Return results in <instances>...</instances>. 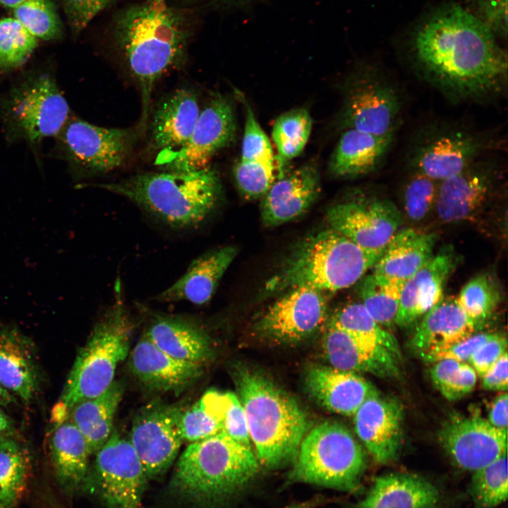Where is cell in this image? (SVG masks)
<instances>
[{"instance_id": "1", "label": "cell", "mask_w": 508, "mask_h": 508, "mask_svg": "<svg viewBox=\"0 0 508 508\" xmlns=\"http://www.w3.org/2000/svg\"><path fill=\"white\" fill-rule=\"evenodd\" d=\"M468 10L445 6L427 18L410 43L417 75L451 102H485L507 87V54Z\"/></svg>"}, {"instance_id": "2", "label": "cell", "mask_w": 508, "mask_h": 508, "mask_svg": "<svg viewBox=\"0 0 508 508\" xmlns=\"http://www.w3.org/2000/svg\"><path fill=\"white\" fill-rule=\"evenodd\" d=\"M112 35L140 92L137 130L141 133L149 120L157 81L184 57L189 35L187 25L181 12L170 7L166 0H145L119 12Z\"/></svg>"}, {"instance_id": "3", "label": "cell", "mask_w": 508, "mask_h": 508, "mask_svg": "<svg viewBox=\"0 0 508 508\" xmlns=\"http://www.w3.org/2000/svg\"><path fill=\"white\" fill-rule=\"evenodd\" d=\"M85 186L123 196L176 229L202 224L216 207L222 192L219 175L209 166L192 171L147 172L117 182Z\"/></svg>"}, {"instance_id": "4", "label": "cell", "mask_w": 508, "mask_h": 508, "mask_svg": "<svg viewBox=\"0 0 508 508\" xmlns=\"http://www.w3.org/2000/svg\"><path fill=\"white\" fill-rule=\"evenodd\" d=\"M234 380L259 463L274 468L295 458L308 431V419L299 404L253 369L238 367Z\"/></svg>"}, {"instance_id": "5", "label": "cell", "mask_w": 508, "mask_h": 508, "mask_svg": "<svg viewBox=\"0 0 508 508\" xmlns=\"http://www.w3.org/2000/svg\"><path fill=\"white\" fill-rule=\"evenodd\" d=\"M259 466L251 447L222 431L188 445L176 462L169 485L185 499L209 506L242 490L256 476Z\"/></svg>"}, {"instance_id": "6", "label": "cell", "mask_w": 508, "mask_h": 508, "mask_svg": "<svg viewBox=\"0 0 508 508\" xmlns=\"http://www.w3.org/2000/svg\"><path fill=\"white\" fill-rule=\"evenodd\" d=\"M381 254L363 248L329 227L301 243L265 289L271 294L300 286L339 291L361 281Z\"/></svg>"}, {"instance_id": "7", "label": "cell", "mask_w": 508, "mask_h": 508, "mask_svg": "<svg viewBox=\"0 0 508 508\" xmlns=\"http://www.w3.org/2000/svg\"><path fill=\"white\" fill-rule=\"evenodd\" d=\"M114 294V303L79 350L67 377L57 408L66 413L79 401L104 392L114 381L119 364L128 354L132 326L119 280Z\"/></svg>"}, {"instance_id": "8", "label": "cell", "mask_w": 508, "mask_h": 508, "mask_svg": "<svg viewBox=\"0 0 508 508\" xmlns=\"http://www.w3.org/2000/svg\"><path fill=\"white\" fill-rule=\"evenodd\" d=\"M294 459L292 480L343 492L360 486L367 467L363 448L348 428L334 421L308 431Z\"/></svg>"}, {"instance_id": "9", "label": "cell", "mask_w": 508, "mask_h": 508, "mask_svg": "<svg viewBox=\"0 0 508 508\" xmlns=\"http://www.w3.org/2000/svg\"><path fill=\"white\" fill-rule=\"evenodd\" d=\"M488 135L452 123L428 124L413 135L406 151L412 172L437 182L452 177L494 145Z\"/></svg>"}, {"instance_id": "10", "label": "cell", "mask_w": 508, "mask_h": 508, "mask_svg": "<svg viewBox=\"0 0 508 508\" xmlns=\"http://www.w3.org/2000/svg\"><path fill=\"white\" fill-rule=\"evenodd\" d=\"M402 107L394 83L380 68L367 66L347 84L340 124L377 135L396 133Z\"/></svg>"}, {"instance_id": "11", "label": "cell", "mask_w": 508, "mask_h": 508, "mask_svg": "<svg viewBox=\"0 0 508 508\" xmlns=\"http://www.w3.org/2000/svg\"><path fill=\"white\" fill-rule=\"evenodd\" d=\"M95 454L84 491L107 508H139L149 479L129 438L112 430Z\"/></svg>"}, {"instance_id": "12", "label": "cell", "mask_w": 508, "mask_h": 508, "mask_svg": "<svg viewBox=\"0 0 508 508\" xmlns=\"http://www.w3.org/2000/svg\"><path fill=\"white\" fill-rule=\"evenodd\" d=\"M70 109L55 80L41 74L12 91L7 113L14 127L32 143L61 133L68 121Z\"/></svg>"}, {"instance_id": "13", "label": "cell", "mask_w": 508, "mask_h": 508, "mask_svg": "<svg viewBox=\"0 0 508 508\" xmlns=\"http://www.w3.org/2000/svg\"><path fill=\"white\" fill-rule=\"evenodd\" d=\"M236 130L231 102L223 96H214L200 112L186 143L175 150L159 152L155 164L174 171L203 169L218 151L233 140Z\"/></svg>"}, {"instance_id": "14", "label": "cell", "mask_w": 508, "mask_h": 508, "mask_svg": "<svg viewBox=\"0 0 508 508\" xmlns=\"http://www.w3.org/2000/svg\"><path fill=\"white\" fill-rule=\"evenodd\" d=\"M181 409L152 401L136 413L129 440L149 480L164 474L178 456L183 438Z\"/></svg>"}, {"instance_id": "15", "label": "cell", "mask_w": 508, "mask_h": 508, "mask_svg": "<svg viewBox=\"0 0 508 508\" xmlns=\"http://www.w3.org/2000/svg\"><path fill=\"white\" fill-rule=\"evenodd\" d=\"M137 130L104 128L79 119L68 120L62 130L71 160L91 174H104L122 166L131 152Z\"/></svg>"}, {"instance_id": "16", "label": "cell", "mask_w": 508, "mask_h": 508, "mask_svg": "<svg viewBox=\"0 0 508 508\" xmlns=\"http://www.w3.org/2000/svg\"><path fill=\"white\" fill-rule=\"evenodd\" d=\"M329 227L366 250L382 253L399 230L401 214L384 198H359L338 203L327 212Z\"/></svg>"}, {"instance_id": "17", "label": "cell", "mask_w": 508, "mask_h": 508, "mask_svg": "<svg viewBox=\"0 0 508 508\" xmlns=\"http://www.w3.org/2000/svg\"><path fill=\"white\" fill-rule=\"evenodd\" d=\"M501 172L497 160L481 157L440 181L434 207L440 219L457 223L473 219L493 194Z\"/></svg>"}, {"instance_id": "18", "label": "cell", "mask_w": 508, "mask_h": 508, "mask_svg": "<svg viewBox=\"0 0 508 508\" xmlns=\"http://www.w3.org/2000/svg\"><path fill=\"white\" fill-rule=\"evenodd\" d=\"M327 303L324 292L300 286L275 301L257 326L264 337L276 342L291 343L315 332L326 320Z\"/></svg>"}, {"instance_id": "19", "label": "cell", "mask_w": 508, "mask_h": 508, "mask_svg": "<svg viewBox=\"0 0 508 508\" xmlns=\"http://www.w3.org/2000/svg\"><path fill=\"white\" fill-rule=\"evenodd\" d=\"M438 440L460 468L475 471L507 454V431L480 416H456L439 430Z\"/></svg>"}, {"instance_id": "20", "label": "cell", "mask_w": 508, "mask_h": 508, "mask_svg": "<svg viewBox=\"0 0 508 508\" xmlns=\"http://www.w3.org/2000/svg\"><path fill=\"white\" fill-rule=\"evenodd\" d=\"M353 416L356 434L374 460L381 464L396 461L404 441L401 402L379 394L367 399Z\"/></svg>"}, {"instance_id": "21", "label": "cell", "mask_w": 508, "mask_h": 508, "mask_svg": "<svg viewBox=\"0 0 508 508\" xmlns=\"http://www.w3.org/2000/svg\"><path fill=\"white\" fill-rule=\"evenodd\" d=\"M320 191L315 164H305L277 179L261 198V217L266 226L289 222L303 214Z\"/></svg>"}, {"instance_id": "22", "label": "cell", "mask_w": 508, "mask_h": 508, "mask_svg": "<svg viewBox=\"0 0 508 508\" xmlns=\"http://www.w3.org/2000/svg\"><path fill=\"white\" fill-rule=\"evenodd\" d=\"M323 351L330 366L353 373H368L381 378L400 373V361L386 349L356 338L329 323Z\"/></svg>"}, {"instance_id": "23", "label": "cell", "mask_w": 508, "mask_h": 508, "mask_svg": "<svg viewBox=\"0 0 508 508\" xmlns=\"http://www.w3.org/2000/svg\"><path fill=\"white\" fill-rule=\"evenodd\" d=\"M308 393L327 410L353 416L368 399L379 395L375 387L356 373L332 366L315 365L305 377Z\"/></svg>"}, {"instance_id": "24", "label": "cell", "mask_w": 508, "mask_h": 508, "mask_svg": "<svg viewBox=\"0 0 508 508\" xmlns=\"http://www.w3.org/2000/svg\"><path fill=\"white\" fill-rule=\"evenodd\" d=\"M203 365L176 359L159 349L147 333L131 353L130 368L145 386L162 392H180L202 374Z\"/></svg>"}, {"instance_id": "25", "label": "cell", "mask_w": 508, "mask_h": 508, "mask_svg": "<svg viewBox=\"0 0 508 508\" xmlns=\"http://www.w3.org/2000/svg\"><path fill=\"white\" fill-rule=\"evenodd\" d=\"M452 250L437 253L404 284L395 324L412 325L443 298L446 282L455 266Z\"/></svg>"}, {"instance_id": "26", "label": "cell", "mask_w": 508, "mask_h": 508, "mask_svg": "<svg viewBox=\"0 0 508 508\" xmlns=\"http://www.w3.org/2000/svg\"><path fill=\"white\" fill-rule=\"evenodd\" d=\"M34 345L14 325L0 327V385L14 397L30 401L39 389Z\"/></svg>"}, {"instance_id": "27", "label": "cell", "mask_w": 508, "mask_h": 508, "mask_svg": "<svg viewBox=\"0 0 508 508\" xmlns=\"http://www.w3.org/2000/svg\"><path fill=\"white\" fill-rule=\"evenodd\" d=\"M56 423L49 440L50 459L59 488L71 497L84 491L91 454L85 437L68 418Z\"/></svg>"}, {"instance_id": "28", "label": "cell", "mask_w": 508, "mask_h": 508, "mask_svg": "<svg viewBox=\"0 0 508 508\" xmlns=\"http://www.w3.org/2000/svg\"><path fill=\"white\" fill-rule=\"evenodd\" d=\"M237 251L235 246H226L201 255L176 282L155 299L161 302L188 301L195 305L207 303Z\"/></svg>"}, {"instance_id": "29", "label": "cell", "mask_w": 508, "mask_h": 508, "mask_svg": "<svg viewBox=\"0 0 508 508\" xmlns=\"http://www.w3.org/2000/svg\"><path fill=\"white\" fill-rule=\"evenodd\" d=\"M395 135H377L355 129L344 130L329 158V172L337 177L353 178L377 171L384 164Z\"/></svg>"}, {"instance_id": "30", "label": "cell", "mask_w": 508, "mask_h": 508, "mask_svg": "<svg viewBox=\"0 0 508 508\" xmlns=\"http://www.w3.org/2000/svg\"><path fill=\"white\" fill-rule=\"evenodd\" d=\"M439 502V490L430 480L398 472L375 478L356 508H437Z\"/></svg>"}, {"instance_id": "31", "label": "cell", "mask_w": 508, "mask_h": 508, "mask_svg": "<svg viewBox=\"0 0 508 508\" xmlns=\"http://www.w3.org/2000/svg\"><path fill=\"white\" fill-rule=\"evenodd\" d=\"M196 94L181 88L172 92L157 107L151 123V143L159 150H175L189 138L200 114Z\"/></svg>"}, {"instance_id": "32", "label": "cell", "mask_w": 508, "mask_h": 508, "mask_svg": "<svg viewBox=\"0 0 508 508\" xmlns=\"http://www.w3.org/2000/svg\"><path fill=\"white\" fill-rule=\"evenodd\" d=\"M476 329L456 298L443 297L423 315L409 346L419 356L459 341L473 334Z\"/></svg>"}, {"instance_id": "33", "label": "cell", "mask_w": 508, "mask_h": 508, "mask_svg": "<svg viewBox=\"0 0 508 508\" xmlns=\"http://www.w3.org/2000/svg\"><path fill=\"white\" fill-rule=\"evenodd\" d=\"M436 236L414 229L399 230L385 247L373 273L406 282L433 257Z\"/></svg>"}, {"instance_id": "34", "label": "cell", "mask_w": 508, "mask_h": 508, "mask_svg": "<svg viewBox=\"0 0 508 508\" xmlns=\"http://www.w3.org/2000/svg\"><path fill=\"white\" fill-rule=\"evenodd\" d=\"M146 333L159 349L179 360L203 365L212 355L206 332L182 318L157 315Z\"/></svg>"}, {"instance_id": "35", "label": "cell", "mask_w": 508, "mask_h": 508, "mask_svg": "<svg viewBox=\"0 0 508 508\" xmlns=\"http://www.w3.org/2000/svg\"><path fill=\"white\" fill-rule=\"evenodd\" d=\"M123 393L118 381L99 395L75 404L68 411V418L85 437L91 454L106 442L113 430V422Z\"/></svg>"}, {"instance_id": "36", "label": "cell", "mask_w": 508, "mask_h": 508, "mask_svg": "<svg viewBox=\"0 0 508 508\" xmlns=\"http://www.w3.org/2000/svg\"><path fill=\"white\" fill-rule=\"evenodd\" d=\"M30 454L17 437H0V506L13 508L26 489L30 474Z\"/></svg>"}, {"instance_id": "37", "label": "cell", "mask_w": 508, "mask_h": 508, "mask_svg": "<svg viewBox=\"0 0 508 508\" xmlns=\"http://www.w3.org/2000/svg\"><path fill=\"white\" fill-rule=\"evenodd\" d=\"M361 303L371 317L382 327L395 324L405 282L386 278L371 272L361 279Z\"/></svg>"}, {"instance_id": "38", "label": "cell", "mask_w": 508, "mask_h": 508, "mask_svg": "<svg viewBox=\"0 0 508 508\" xmlns=\"http://www.w3.org/2000/svg\"><path fill=\"white\" fill-rule=\"evenodd\" d=\"M311 130L312 119L306 108L292 109L277 118L272 127V138L279 160L277 164L279 178L286 173L282 169V163L296 157L303 152Z\"/></svg>"}, {"instance_id": "39", "label": "cell", "mask_w": 508, "mask_h": 508, "mask_svg": "<svg viewBox=\"0 0 508 508\" xmlns=\"http://www.w3.org/2000/svg\"><path fill=\"white\" fill-rule=\"evenodd\" d=\"M329 324L356 338L386 349L401 360V350L396 337L379 325L361 303L342 307L334 314Z\"/></svg>"}, {"instance_id": "40", "label": "cell", "mask_w": 508, "mask_h": 508, "mask_svg": "<svg viewBox=\"0 0 508 508\" xmlns=\"http://www.w3.org/2000/svg\"><path fill=\"white\" fill-rule=\"evenodd\" d=\"M469 492L475 508H495L508 496L507 454L473 471Z\"/></svg>"}, {"instance_id": "41", "label": "cell", "mask_w": 508, "mask_h": 508, "mask_svg": "<svg viewBox=\"0 0 508 508\" xmlns=\"http://www.w3.org/2000/svg\"><path fill=\"white\" fill-rule=\"evenodd\" d=\"M456 302L476 327L497 308L501 294L497 282L488 274H479L461 289Z\"/></svg>"}, {"instance_id": "42", "label": "cell", "mask_w": 508, "mask_h": 508, "mask_svg": "<svg viewBox=\"0 0 508 508\" xmlns=\"http://www.w3.org/2000/svg\"><path fill=\"white\" fill-rule=\"evenodd\" d=\"M430 375L435 388L449 401L470 393L477 381V373L470 364L451 359L435 362Z\"/></svg>"}, {"instance_id": "43", "label": "cell", "mask_w": 508, "mask_h": 508, "mask_svg": "<svg viewBox=\"0 0 508 508\" xmlns=\"http://www.w3.org/2000/svg\"><path fill=\"white\" fill-rule=\"evenodd\" d=\"M38 40L13 17L0 20V68L22 65L33 53Z\"/></svg>"}, {"instance_id": "44", "label": "cell", "mask_w": 508, "mask_h": 508, "mask_svg": "<svg viewBox=\"0 0 508 508\" xmlns=\"http://www.w3.org/2000/svg\"><path fill=\"white\" fill-rule=\"evenodd\" d=\"M238 190L248 200L262 198L279 178L274 158L238 161L233 168Z\"/></svg>"}, {"instance_id": "45", "label": "cell", "mask_w": 508, "mask_h": 508, "mask_svg": "<svg viewBox=\"0 0 508 508\" xmlns=\"http://www.w3.org/2000/svg\"><path fill=\"white\" fill-rule=\"evenodd\" d=\"M13 14L37 40H51L61 34V20L51 0H28L13 8Z\"/></svg>"}, {"instance_id": "46", "label": "cell", "mask_w": 508, "mask_h": 508, "mask_svg": "<svg viewBox=\"0 0 508 508\" xmlns=\"http://www.w3.org/2000/svg\"><path fill=\"white\" fill-rule=\"evenodd\" d=\"M438 183L425 175L411 171L403 191L404 210L411 221L423 219L434 209Z\"/></svg>"}, {"instance_id": "47", "label": "cell", "mask_w": 508, "mask_h": 508, "mask_svg": "<svg viewBox=\"0 0 508 508\" xmlns=\"http://www.w3.org/2000/svg\"><path fill=\"white\" fill-rule=\"evenodd\" d=\"M179 428L183 441L190 443L223 431L221 423L202 397L186 410L181 409Z\"/></svg>"}, {"instance_id": "48", "label": "cell", "mask_w": 508, "mask_h": 508, "mask_svg": "<svg viewBox=\"0 0 508 508\" xmlns=\"http://www.w3.org/2000/svg\"><path fill=\"white\" fill-rule=\"evenodd\" d=\"M243 102L245 107L246 119L241 159L253 160L274 158L273 150L269 138L258 123L249 104L245 99Z\"/></svg>"}, {"instance_id": "49", "label": "cell", "mask_w": 508, "mask_h": 508, "mask_svg": "<svg viewBox=\"0 0 508 508\" xmlns=\"http://www.w3.org/2000/svg\"><path fill=\"white\" fill-rule=\"evenodd\" d=\"M496 37L507 36V0H470L467 8Z\"/></svg>"}, {"instance_id": "50", "label": "cell", "mask_w": 508, "mask_h": 508, "mask_svg": "<svg viewBox=\"0 0 508 508\" xmlns=\"http://www.w3.org/2000/svg\"><path fill=\"white\" fill-rule=\"evenodd\" d=\"M492 334L489 332H474L469 337L454 344L425 352L419 356L425 362L430 363L444 359L466 363L468 362L473 352L490 339Z\"/></svg>"}, {"instance_id": "51", "label": "cell", "mask_w": 508, "mask_h": 508, "mask_svg": "<svg viewBox=\"0 0 508 508\" xmlns=\"http://www.w3.org/2000/svg\"><path fill=\"white\" fill-rule=\"evenodd\" d=\"M222 430L234 440L251 447L247 419L242 404L236 394L228 392L222 419Z\"/></svg>"}, {"instance_id": "52", "label": "cell", "mask_w": 508, "mask_h": 508, "mask_svg": "<svg viewBox=\"0 0 508 508\" xmlns=\"http://www.w3.org/2000/svg\"><path fill=\"white\" fill-rule=\"evenodd\" d=\"M114 0H62L65 14L71 30H83L101 11Z\"/></svg>"}, {"instance_id": "53", "label": "cell", "mask_w": 508, "mask_h": 508, "mask_svg": "<svg viewBox=\"0 0 508 508\" xmlns=\"http://www.w3.org/2000/svg\"><path fill=\"white\" fill-rule=\"evenodd\" d=\"M507 339L505 336L493 333L490 339L481 344L472 354L468 362L477 375L482 376L505 353Z\"/></svg>"}, {"instance_id": "54", "label": "cell", "mask_w": 508, "mask_h": 508, "mask_svg": "<svg viewBox=\"0 0 508 508\" xmlns=\"http://www.w3.org/2000/svg\"><path fill=\"white\" fill-rule=\"evenodd\" d=\"M485 390L507 392L508 388V358L505 352L482 376Z\"/></svg>"}, {"instance_id": "55", "label": "cell", "mask_w": 508, "mask_h": 508, "mask_svg": "<svg viewBox=\"0 0 508 508\" xmlns=\"http://www.w3.org/2000/svg\"><path fill=\"white\" fill-rule=\"evenodd\" d=\"M488 421L495 428L507 431L508 397L506 392L498 396L492 402Z\"/></svg>"}, {"instance_id": "56", "label": "cell", "mask_w": 508, "mask_h": 508, "mask_svg": "<svg viewBox=\"0 0 508 508\" xmlns=\"http://www.w3.org/2000/svg\"><path fill=\"white\" fill-rule=\"evenodd\" d=\"M17 437V435L14 423L0 405V437Z\"/></svg>"}, {"instance_id": "57", "label": "cell", "mask_w": 508, "mask_h": 508, "mask_svg": "<svg viewBox=\"0 0 508 508\" xmlns=\"http://www.w3.org/2000/svg\"><path fill=\"white\" fill-rule=\"evenodd\" d=\"M16 401V398L0 385V405L6 406Z\"/></svg>"}, {"instance_id": "58", "label": "cell", "mask_w": 508, "mask_h": 508, "mask_svg": "<svg viewBox=\"0 0 508 508\" xmlns=\"http://www.w3.org/2000/svg\"><path fill=\"white\" fill-rule=\"evenodd\" d=\"M28 0H0V3L8 8H14Z\"/></svg>"}, {"instance_id": "59", "label": "cell", "mask_w": 508, "mask_h": 508, "mask_svg": "<svg viewBox=\"0 0 508 508\" xmlns=\"http://www.w3.org/2000/svg\"><path fill=\"white\" fill-rule=\"evenodd\" d=\"M217 1L221 3L225 4L240 6V5H244L246 4H248L252 0H217Z\"/></svg>"}, {"instance_id": "60", "label": "cell", "mask_w": 508, "mask_h": 508, "mask_svg": "<svg viewBox=\"0 0 508 508\" xmlns=\"http://www.w3.org/2000/svg\"><path fill=\"white\" fill-rule=\"evenodd\" d=\"M0 508H2V507L0 506Z\"/></svg>"}]
</instances>
